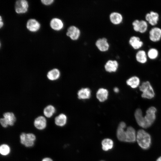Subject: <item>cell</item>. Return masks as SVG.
Masks as SVG:
<instances>
[{
	"mask_svg": "<svg viewBox=\"0 0 161 161\" xmlns=\"http://www.w3.org/2000/svg\"><path fill=\"white\" fill-rule=\"evenodd\" d=\"M41 2L45 5H49L52 4L54 2L53 0H41Z\"/></svg>",
	"mask_w": 161,
	"mask_h": 161,
	"instance_id": "obj_31",
	"label": "cell"
},
{
	"mask_svg": "<svg viewBox=\"0 0 161 161\" xmlns=\"http://www.w3.org/2000/svg\"><path fill=\"white\" fill-rule=\"evenodd\" d=\"M135 58L136 60L141 64L145 63L147 60V54L143 50H140L136 53Z\"/></svg>",
	"mask_w": 161,
	"mask_h": 161,
	"instance_id": "obj_19",
	"label": "cell"
},
{
	"mask_svg": "<svg viewBox=\"0 0 161 161\" xmlns=\"http://www.w3.org/2000/svg\"><path fill=\"white\" fill-rule=\"evenodd\" d=\"M114 143L113 140L109 138H105L102 141V148L104 151H108L112 149L113 147Z\"/></svg>",
	"mask_w": 161,
	"mask_h": 161,
	"instance_id": "obj_25",
	"label": "cell"
},
{
	"mask_svg": "<svg viewBox=\"0 0 161 161\" xmlns=\"http://www.w3.org/2000/svg\"><path fill=\"white\" fill-rule=\"evenodd\" d=\"M145 21L152 26H154L157 24L159 19V15L157 12L151 11L147 13L145 16Z\"/></svg>",
	"mask_w": 161,
	"mask_h": 161,
	"instance_id": "obj_7",
	"label": "cell"
},
{
	"mask_svg": "<svg viewBox=\"0 0 161 161\" xmlns=\"http://www.w3.org/2000/svg\"><path fill=\"white\" fill-rule=\"evenodd\" d=\"M114 91L116 93H117L119 92V89L117 87H115L114 89Z\"/></svg>",
	"mask_w": 161,
	"mask_h": 161,
	"instance_id": "obj_34",
	"label": "cell"
},
{
	"mask_svg": "<svg viewBox=\"0 0 161 161\" xmlns=\"http://www.w3.org/2000/svg\"><path fill=\"white\" fill-rule=\"evenodd\" d=\"M91 92L88 88H82L78 93V98L81 99L89 98L91 96Z\"/></svg>",
	"mask_w": 161,
	"mask_h": 161,
	"instance_id": "obj_24",
	"label": "cell"
},
{
	"mask_svg": "<svg viewBox=\"0 0 161 161\" xmlns=\"http://www.w3.org/2000/svg\"><path fill=\"white\" fill-rule=\"evenodd\" d=\"M156 108L154 106L149 108L146 111V114L143 116L140 109H137L134 113V117L138 124L143 128H147L153 124L156 119Z\"/></svg>",
	"mask_w": 161,
	"mask_h": 161,
	"instance_id": "obj_1",
	"label": "cell"
},
{
	"mask_svg": "<svg viewBox=\"0 0 161 161\" xmlns=\"http://www.w3.org/2000/svg\"><path fill=\"white\" fill-rule=\"evenodd\" d=\"M126 123L124 122H121L119 123L117 127V136L118 139L120 141H126Z\"/></svg>",
	"mask_w": 161,
	"mask_h": 161,
	"instance_id": "obj_9",
	"label": "cell"
},
{
	"mask_svg": "<svg viewBox=\"0 0 161 161\" xmlns=\"http://www.w3.org/2000/svg\"><path fill=\"white\" fill-rule=\"evenodd\" d=\"M3 117L8 125L10 126L14 125L16 120V117L12 112H6L3 114Z\"/></svg>",
	"mask_w": 161,
	"mask_h": 161,
	"instance_id": "obj_18",
	"label": "cell"
},
{
	"mask_svg": "<svg viewBox=\"0 0 161 161\" xmlns=\"http://www.w3.org/2000/svg\"><path fill=\"white\" fill-rule=\"evenodd\" d=\"M67 118L64 114L61 113L55 117V123L56 125L62 127L64 126L66 123Z\"/></svg>",
	"mask_w": 161,
	"mask_h": 161,
	"instance_id": "obj_22",
	"label": "cell"
},
{
	"mask_svg": "<svg viewBox=\"0 0 161 161\" xmlns=\"http://www.w3.org/2000/svg\"><path fill=\"white\" fill-rule=\"evenodd\" d=\"M4 25V23L2 21V19L1 18V16L0 17V27L1 28Z\"/></svg>",
	"mask_w": 161,
	"mask_h": 161,
	"instance_id": "obj_33",
	"label": "cell"
},
{
	"mask_svg": "<svg viewBox=\"0 0 161 161\" xmlns=\"http://www.w3.org/2000/svg\"><path fill=\"white\" fill-rule=\"evenodd\" d=\"M156 161H161V156L159 157L156 160Z\"/></svg>",
	"mask_w": 161,
	"mask_h": 161,
	"instance_id": "obj_35",
	"label": "cell"
},
{
	"mask_svg": "<svg viewBox=\"0 0 161 161\" xmlns=\"http://www.w3.org/2000/svg\"><path fill=\"white\" fill-rule=\"evenodd\" d=\"M136 137L134 129L132 126L128 127L126 130L125 142L134 143L136 140Z\"/></svg>",
	"mask_w": 161,
	"mask_h": 161,
	"instance_id": "obj_10",
	"label": "cell"
},
{
	"mask_svg": "<svg viewBox=\"0 0 161 161\" xmlns=\"http://www.w3.org/2000/svg\"><path fill=\"white\" fill-rule=\"evenodd\" d=\"M96 46L101 51L107 50L109 47V45L107 39L105 38L99 39L96 42Z\"/></svg>",
	"mask_w": 161,
	"mask_h": 161,
	"instance_id": "obj_15",
	"label": "cell"
},
{
	"mask_svg": "<svg viewBox=\"0 0 161 161\" xmlns=\"http://www.w3.org/2000/svg\"><path fill=\"white\" fill-rule=\"evenodd\" d=\"M28 3L26 0H18L16 2L15 10L18 14L26 13L28 10Z\"/></svg>",
	"mask_w": 161,
	"mask_h": 161,
	"instance_id": "obj_6",
	"label": "cell"
},
{
	"mask_svg": "<svg viewBox=\"0 0 161 161\" xmlns=\"http://www.w3.org/2000/svg\"><path fill=\"white\" fill-rule=\"evenodd\" d=\"M27 28L30 31L35 32L37 31L41 27L39 23L34 19H30L27 23Z\"/></svg>",
	"mask_w": 161,
	"mask_h": 161,
	"instance_id": "obj_14",
	"label": "cell"
},
{
	"mask_svg": "<svg viewBox=\"0 0 161 161\" xmlns=\"http://www.w3.org/2000/svg\"><path fill=\"white\" fill-rule=\"evenodd\" d=\"M136 140L139 146L144 150L148 149L151 143L150 134L144 130H139L137 133Z\"/></svg>",
	"mask_w": 161,
	"mask_h": 161,
	"instance_id": "obj_2",
	"label": "cell"
},
{
	"mask_svg": "<svg viewBox=\"0 0 161 161\" xmlns=\"http://www.w3.org/2000/svg\"><path fill=\"white\" fill-rule=\"evenodd\" d=\"M10 148L7 144H3L0 146V153L1 155L3 156H6L9 155L10 152Z\"/></svg>",
	"mask_w": 161,
	"mask_h": 161,
	"instance_id": "obj_29",
	"label": "cell"
},
{
	"mask_svg": "<svg viewBox=\"0 0 161 161\" xmlns=\"http://www.w3.org/2000/svg\"><path fill=\"white\" fill-rule=\"evenodd\" d=\"M127 84L132 88H135L139 85L140 80L139 78L136 76H133L126 81Z\"/></svg>",
	"mask_w": 161,
	"mask_h": 161,
	"instance_id": "obj_26",
	"label": "cell"
},
{
	"mask_svg": "<svg viewBox=\"0 0 161 161\" xmlns=\"http://www.w3.org/2000/svg\"><path fill=\"white\" fill-rule=\"evenodd\" d=\"M50 26L53 30L59 31L61 30L64 27V24L62 21L58 18H54L51 20Z\"/></svg>",
	"mask_w": 161,
	"mask_h": 161,
	"instance_id": "obj_16",
	"label": "cell"
},
{
	"mask_svg": "<svg viewBox=\"0 0 161 161\" xmlns=\"http://www.w3.org/2000/svg\"><path fill=\"white\" fill-rule=\"evenodd\" d=\"M108 95V90L103 88H100L97 91L96 97L98 100L103 102L107 100Z\"/></svg>",
	"mask_w": 161,
	"mask_h": 161,
	"instance_id": "obj_20",
	"label": "cell"
},
{
	"mask_svg": "<svg viewBox=\"0 0 161 161\" xmlns=\"http://www.w3.org/2000/svg\"><path fill=\"white\" fill-rule=\"evenodd\" d=\"M66 35L72 40H76L80 34L79 29L76 27L72 26L70 27L67 30Z\"/></svg>",
	"mask_w": 161,
	"mask_h": 161,
	"instance_id": "obj_13",
	"label": "cell"
},
{
	"mask_svg": "<svg viewBox=\"0 0 161 161\" xmlns=\"http://www.w3.org/2000/svg\"><path fill=\"white\" fill-rule=\"evenodd\" d=\"M36 139L35 135L32 133L23 132L20 136L21 143L26 147L30 148L33 146Z\"/></svg>",
	"mask_w": 161,
	"mask_h": 161,
	"instance_id": "obj_3",
	"label": "cell"
},
{
	"mask_svg": "<svg viewBox=\"0 0 161 161\" xmlns=\"http://www.w3.org/2000/svg\"><path fill=\"white\" fill-rule=\"evenodd\" d=\"M129 43L130 46L135 49H138L143 45V42L138 36H132L129 38Z\"/></svg>",
	"mask_w": 161,
	"mask_h": 161,
	"instance_id": "obj_12",
	"label": "cell"
},
{
	"mask_svg": "<svg viewBox=\"0 0 161 161\" xmlns=\"http://www.w3.org/2000/svg\"><path fill=\"white\" fill-rule=\"evenodd\" d=\"M34 125L35 127L39 130L44 129L47 126V120L45 118L42 116L38 117L34 120Z\"/></svg>",
	"mask_w": 161,
	"mask_h": 161,
	"instance_id": "obj_11",
	"label": "cell"
},
{
	"mask_svg": "<svg viewBox=\"0 0 161 161\" xmlns=\"http://www.w3.org/2000/svg\"><path fill=\"white\" fill-rule=\"evenodd\" d=\"M0 123L2 126L4 128H7L8 126L4 117L1 118L0 119Z\"/></svg>",
	"mask_w": 161,
	"mask_h": 161,
	"instance_id": "obj_30",
	"label": "cell"
},
{
	"mask_svg": "<svg viewBox=\"0 0 161 161\" xmlns=\"http://www.w3.org/2000/svg\"><path fill=\"white\" fill-rule=\"evenodd\" d=\"M147 54V56L150 59L154 60L158 57L159 52L156 48H151L148 50Z\"/></svg>",
	"mask_w": 161,
	"mask_h": 161,
	"instance_id": "obj_28",
	"label": "cell"
},
{
	"mask_svg": "<svg viewBox=\"0 0 161 161\" xmlns=\"http://www.w3.org/2000/svg\"><path fill=\"white\" fill-rule=\"evenodd\" d=\"M110 19L112 23L118 24L122 22L123 18L120 13L117 12H114L110 14Z\"/></svg>",
	"mask_w": 161,
	"mask_h": 161,
	"instance_id": "obj_21",
	"label": "cell"
},
{
	"mask_svg": "<svg viewBox=\"0 0 161 161\" xmlns=\"http://www.w3.org/2000/svg\"><path fill=\"white\" fill-rule=\"evenodd\" d=\"M132 25L134 31L142 33L145 32L148 28L147 22L143 20L135 19L132 22Z\"/></svg>",
	"mask_w": 161,
	"mask_h": 161,
	"instance_id": "obj_5",
	"label": "cell"
},
{
	"mask_svg": "<svg viewBox=\"0 0 161 161\" xmlns=\"http://www.w3.org/2000/svg\"><path fill=\"white\" fill-rule=\"evenodd\" d=\"M149 39L153 42L159 41L161 39V28L158 27L151 28L149 32Z\"/></svg>",
	"mask_w": 161,
	"mask_h": 161,
	"instance_id": "obj_8",
	"label": "cell"
},
{
	"mask_svg": "<svg viewBox=\"0 0 161 161\" xmlns=\"http://www.w3.org/2000/svg\"></svg>",
	"mask_w": 161,
	"mask_h": 161,
	"instance_id": "obj_36",
	"label": "cell"
},
{
	"mask_svg": "<svg viewBox=\"0 0 161 161\" xmlns=\"http://www.w3.org/2000/svg\"><path fill=\"white\" fill-rule=\"evenodd\" d=\"M55 109L53 106L52 105H49L44 109L43 113L46 117L50 118L55 113Z\"/></svg>",
	"mask_w": 161,
	"mask_h": 161,
	"instance_id": "obj_27",
	"label": "cell"
},
{
	"mask_svg": "<svg viewBox=\"0 0 161 161\" xmlns=\"http://www.w3.org/2000/svg\"><path fill=\"white\" fill-rule=\"evenodd\" d=\"M139 89L142 92V97L151 99L154 97L155 93L150 83L148 81L143 82L139 86Z\"/></svg>",
	"mask_w": 161,
	"mask_h": 161,
	"instance_id": "obj_4",
	"label": "cell"
},
{
	"mask_svg": "<svg viewBox=\"0 0 161 161\" xmlns=\"http://www.w3.org/2000/svg\"><path fill=\"white\" fill-rule=\"evenodd\" d=\"M118 66V64L116 61L109 60L106 63L105 68L107 72H115L117 71Z\"/></svg>",
	"mask_w": 161,
	"mask_h": 161,
	"instance_id": "obj_17",
	"label": "cell"
},
{
	"mask_svg": "<svg viewBox=\"0 0 161 161\" xmlns=\"http://www.w3.org/2000/svg\"><path fill=\"white\" fill-rule=\"evenodd\" d=\"M41 161H53V160L50 157H46L43 159Z\"/></svg>",
	"mask_w": 161,
	"mask_h": 161,
	"instance_id": "obj_32",
	"label": "cell"
},
{
	"mask_svg": "<svg viewBox=\"0 0 161 161\" xmlns=\"http://www.w3.org/2000/svg\"><path fill=\"white\" fill-rule=\"evenodd\" d=\"M60 73L59 70L56 68L52 69L47 73V76L48 79L50 80H55L60 77Z\"/></svg>",
	"mask_w": 161,
	"mask_h": 161,
	"instance_id": "obj_23",
	"label": "cell"
}]
</instances>
